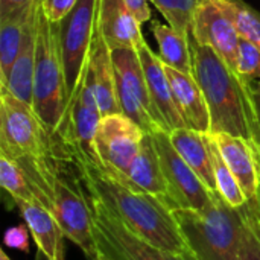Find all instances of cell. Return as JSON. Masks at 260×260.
<instances>
[{"label": "cell", "mask_w": 260, "mask_h": 260, "mask_svg": "<svg viewBox=\"0 0 260 260\" xmlns=\"http://www.w3.org/2000/svg\"><path fill=\"white\" fill-rule=\"evenodd\" d=\"M87 195L98 200L128 230L146 242L177 253H187L174 212L160 198L136 190L107 174L99 165L79 160Z\"/></svg>", "instance_id": "obj_1"}, {"label": "cell", "mask_w": 260, "mask_h": 260, "mask_svg": "<svg viewBox=\"0 0 260 260\" xmlns=\"http://www.w3.org/2000/svg\"><path fill=\"white\" fill-rule=\"evenodd\" d=\"M193 76L210 113V134L225 133L257 142L254 87L242 79L212 47L190 40ZM259 143V142H257Z\"/></svg>", "instance_id": "obj_2"}, {"label": "cell", "mask_w": 260, "mask_h": 260, "mask_svg": "<svg viewBox=\"0 0 260 260\" xmlns=\"http://www.w3.org/2000/svg\"><path fill=\"white\" fill-rule=\"evenodd\" d=\"M189 260H238L242 241V207H232L216 192L201 210H172Z\"/></svg>", "instance_id": "obj_3"}, {"label": "cell", "mask_w": 260, "mask_h": 260, "mask_svg": "<svg viewBox=\"0 0 260 260\" xmlns=\"http://www.w3.org/2000/svg\"><path fill=\"white\" fill-rule=\"evenodd\" d=\"M67 107V84L56 37V26L46 17L40 2L32 108L46 131L53 136L58 133L64 120Z\"/></svg>", "instance_id": "obj_4"}, {"label": "cell", "mask_w": 260, "mask_h": 260, "mask_svg": "<svg viewBox=\"0 0 260 260\" xmlns=\"http://www.w3.org/2000/svg\"><path fill=\"white\" fill-rule=\"evenodd\" d=\"M0 88V154L14 160L46 157L52 136L30 105L17 99L5 87Z\"/></svg>", "instance_id": "obj_5"}, {"label": "cell", "mask_w": 260, "mask_h": 260, "mask_svg": "<svg viewBox=\"0 0 260 260\" xmlns=\"http://www.w3.org/2000/svg\"><path fill=\"white\" fill-rule=\"evenodd\" d=\"M111 56L116 72V90L120 111L148 134L165 131L151 101L143 66L137 50L117 49L111 50Z\"/></svg>", "instance_id": "obj_6"}, {"label": "cell", "mask_w": 260, "mask_h": 260, "mask_svg": "<svg viewBox=\"0 0 260 260\" xmlns=\"http://www.w3.org/2000/svg\"><path fill=\"white\" fill-rule=\"evenodd\" d=\"M98 17V0H78L70 14L56 26L69 102L84 75L91 49Z\"/></svg>", "instance_id": "obj_7"}, {"label": "cell", "mask_w": 260, "mask_h": 260, "mask_svg": "<svg viewBox=\"0 0 260 260\" xmlns=\"http://www.w3.org/2000/svg\"><path fill=\"white\" fill-rule=\"evenodd\" d=\"M88 200L93 210L96 245L102 257L107 260H189L186 253L177 254L139 238L98 200L91 197Z\"/></svg>", "instance_id": "obj_8"}, {"label": "cell", "mask_w": 260, "mask_h": 260, "mask_svg": "<svg viewBox=\"0 0 260 260\" xmlns=\"http://www.w3.org/2000/svg\"><path fill=\"white\" fill-rule=\"evenodd\" d=\"M102 117L96 96L84 70L81 82L69 102L64 120L58 133L53 136L67 145L76 158L101 166L94 148V137Z\"/></svg>", "instance_id": "obj_9"}, {"label": "cell", "mask_w": 260, "mask_h": 260, "mask_svg": "<svg viewBox=\"0 0 260 260\" xmlns=\"http://www.w3.org/2000/svg\"><path fill=\"white\" fill-rule=\"evenodd\" d=\"M145 131L123 113L104 116L99 122L94 148L101 168L111 177L128 184V169L137 155Z\"/></svg>", "instance_id": "obj_10"}, {"label": "cell", "mask_w": 260, "mask_h": 260, "mask_svg": "<svg viewBox=\"0 0 260 260\" xmlns=\"http://www.w3.org/2000/svg\"><path fill=\"white\" fill-rule=\"evenodd\" d=\"M152 137L168 183V206L171 210L206 209L212 203L216 192L209 190L197 172L178 154L171 142L169 133L157 131Z\"/></svg>", "instance_id": "obj_11"}, {"label": "cell", "mask_w": 260, "mask_h": 260, "mask_svg": "<svg viewBox=\"0 0 260 260\" xmlns=\"http://www.w3.org/2000/svg\"><path fill=\"white\" fill-rule=\"evenodd\" d=\"M192 40L212 47L236 72L241 37L230 17L213 0L198 3L193 12Z\"/></svg>", "instance_id": "obj_12"}, {"label": "cell", "mask_w": 260, "mask_h": 260, "mask_svg": "<svg viewBox=\"0 0 260 260\" xmlns=\"http://www.w3.org/2000/svg\"><path fill=\"white\" fill-rule=\"evenodd\" d=\"M210 134V133H209ZM222 158L236 177L245 197L256 200L260 190V145L225 133L210 134Z\"/></svg>", "instance_id": "obj_13"}, {"label": "cell", "mask_w": 260, "mask_h": 260, "mask_svg": "<svg viewBox=\"0 0 260 260\" xmlns=\"http://www.w3.org/2000/svg\"><path fill=\"white\" fill-rule=\"evenodd\" d=\"M137 53L140 56L148 90L151 94V101L158 114V119L166 133H172L178 128H186V123L180 114L178 105L175 102V96L172 91L171 81L168 78L165 64L146 41H143L137 47Z\"/></svg>", "instance_id": "obj_14"}, {"label": "cell", "mask_w": 260, "mask_h": 260, "mask_svg": "<svg viewBox=\"0 0 260 260\" xmlns=\"http://www.w3.org/2000/svg\"><path fill=\"white\" fill-rule=\"evenodd\" d=\"M140 24L125 0H98L96 27L111 50H137L145 41Z\"/></svg>", "instance_id": "obj_15"}, {"label": "cell", "mask_w": 260, "mask_h": 260, "mask_svg": "<svg viewBox=\"0 0 260 260\" xmlns=\"http://www.w3.org/2000/svg\"><path fill=\"white\" fill-rule=\"evenodd\" d=\"M85 75L93 88L102 116L122 113L117 102L116 72L111 49L105 43L98 27L94 29V37L85 66Z\"/></svg>", "instance_id": "obj_16"}, {"label": "cell", "mask_w": 260, "mask_h": 260, "mask_svg": "<svg viewBox=\"0 0 260 260\" xmlns=\"http://www.w3.org/2000/svg\"><path fill=\"white\" fill-rule=\"evenodd\" d=\"M12 201H15V207L18 209L24 224L30 232V236L34 238L38 247L40 256H44L46 260H66V235L52 212L40 203H29L20 200Z\"/></svg>", "instance_id": "obj_17"}, {"label": "cell", "mask_w": 260, "mask_h": 260, "mask_svg": "<svg viewBox=\"0 0 260 260\" xmlns=\"http://www.w3.org/2000/svg\"><path fill=\"white\" fill-rule=\"evenodd\" d=\"M37 3L26 32L20 52L11 67V72L5 82H0L11 94H14L21 102L32 107L34 104V75H35V59H37V26H38V6Z\"/></svg>", "instance_id": "obj_18"}, {"label": "cell", "mask_w": 260, "mask_h": 260, "mask_svg": "<svg viewBox=\"0 0 260 260\" xmlns=\"http://www.w3.org/2000/svg\"><path fill=\"white\" fill-rule=\"evenodd\" d=\"M168 78L172 85L175 102L180 114L186 123V128H192L201 133L210 131V113L204 98V93L193 75L180 72L165 64Z\"/></svg>", "instance_id": "obj_19"}, {"label": "cell", "mask_w": 260, "mask_h": 260, "mask_svg": "<svg viewBox=\"0 0 260 260\" xmlns=\"http://www.w3.org/2000/svg\"><path fill=\"white\" fill-rule=\"evenodd\" d=\"M169 137L174 148L184 158V161L197 172V175L203 180L209 190L218 192L210 134L192 128H178L169 133Z\"/></svg>", "instance_id": "obj_20"}, {"label": "cell", "mask_w": 260, "mask_h": 260, "mask_svg": "<svg viewBox=\"0 0 260 260\" xmlns=\"http://www.w3.org/2000/svg\"><path fill=\"white\" fill-rule=\"evenodd\" d=\"M126 178L129 187L151 193L168 204V183L160 165L152 134H145L140 149L128 169Z\"/></svg>", "instance_id": "obj_21"}, {"label": "cell", "mask_w": 260, "mask_h": 260, "mask_svg": "<svg viewBox=\"0 0 260 260\" xmlns=\"http://www.w3.org/2000/svg\"><path fill=\"white\" fill-rule=\"evenodd\" d=\"M152 34L160 49V58L163 64L177 69L184 73L193 75V56L190 47V37H186L175 30L169 24L160 21L152 23Z\"/></svg>", "instance_id": "obj_22"}, {"label": "cell", "mask_w": 260, "mask_h": 260, "mask_svg": "<svg viewBox=\"0 0 260 260\" xmlns=\"http://www.w3.org/2000/svg\"><path fill=\"white\" fill-rule=\"evenodd\" d=\"M37 3L38 0L27 9H21L9 17L0 18V82H5L11 72Z\"/></svg>", "instance_id": "obj_23"}, {"label": "cell", "mask_w": 260, "mask_h": 260, "mask_svg": "<svg viewBox=\"0 0 260 260\" xmlns=\"http://www.w3.org/2000/svg\"><path fill=\"white\" fill-rule=\"evenodd\" d=\"M0 184L12 200L40 203L50 210L49 200L40 189H37L27 172L20 166L18 161L5 154H0Z\"/></svg>", "instance_id": "obj_24"}, {"label": "cell", "mask_w": 260, "mask_h": 260, "mask_svg": "<svg viewBox=\"0 0 260 260\" xmlns=\"http://www.w3.org/2000/svg\"><path fill=\"white\" fill-rule=\"evenodd\" d=\"M233 21L239 37L260 49V12L242 0H213Z\"/></svg>", "instance_id": "obj_25"}, {"label": "cell", "mask_w": 260, "mask_h": 260, "mask_svg": "<svg viewBox=\"0 0 260 260\" xmlns=\"http://www.w3.org/2000/svg\"><path fill=\"white\" fill-rule=\"evenodd\" d=\"M212 152H213V168H215V180H216V189L218 193L222 197V200L230 204L232 207H242L248 203V198L245 197L244 190L241 189L236 177L233 175L232 169L227 166L225 160L222 158L216 143L213 142L212 136Z\"/></svg>", "instance_id": "obj_26"}, {"label": "cell", "mask_w": 260, "mask_h": 260, "mask_svg": "<svg viewBox=\"0 0 260 260\" xmlns=\"http://www.w3.org/2000/svg\"><path fill=\"white\" fill-rule=\"evenodd\" d=\"M242 241L238 260H260V206L259 198L242 206Z\"/></svg>", "instance_id": "obj_27"}, {"label": "cell", "mask_w": 260, "mask_h": 260, "mask_svg": "<svg viewBox=\"0 0 260 260\" xmlns=\"http://www.w3.org/2000/svg\"><path fill=\"white\" fill-rule=\"evenodd\" d=\"M200 2L203 0H151L169 26L186 37H192L193 12Z\"/></svg>", "instance_id": "obj_28"}, {"label": "cell", "mask_w": 260, "mask_h": 260, "mask_svg": "<svg viewBox=\"0 0 260 260\" xmlns=\"http://www.w3.org/2000/svg\"><path fill=\"white\" fill-rule=\"evenodd\" d=\"M236 72L253 87L256 81H260V49L256 44L242 38L238 49Z\"/></svg>", "instance_id": "obj_29"}, {"label": "cell", "mask_w": 260, "mask_h": 260, "mask_svg": "<svg viewBox=\"0 0 260 260\" xmlns=\"http://www.w3.org/2000/svg\"><path fill=\"white\" fill-rule=\"evenodd\" d=\"M78 0H41L43 11L52 23H59L76 6Z\"/></svg>", "instance_id": "obj_30"}, {"label": "cell", "mask_w": 260, "mask_h": 260, "mask_svg": "<svg viewBox=\"0 0 260 260\" xmlns=\"http://www.w3.org/2000/svg\"><path fill=\"white\" fill-rule=\"evenodd\" d=\"M29 235H30V232H29L27 225L20 224V225L8 229L6 233H5L3 241H5L6 247L27 253L29 251Z\"/></svg>", "instance_id": "obj_31"}, {"label": "cell", "mask_w": 260, "mask_h": 260, "mask_svg": "<svg viewBox=\"0 0 260 260\" xmlns=\"http://www.w3.org/2000/svg\"><path fill=\"white\" fill-rule=\"evenodd\" d=\"M37 0H0V18L9 17L21 9L34 6Z\"/></svg>", "instance_id": "obj_32"}, {"label": "cell", "mask_w": 260, "mask_h": 260, "mask_svg": "<svg viewBox=\"0 0 260 260\" xmlns=\"http://www.w3.org/2000/svg\"><path fill=\"white\" fill-rule=\"evenodd\" d=\"M125 2L142 24L152 18V12H151V6H149L151 0H125Z\"/></svg>", "instance_id": "obj_33"}, {"label": "cell", "mask_w": 260, "mask_h": 260, "mask_svg": "<svg viewBox=\"0 0 260 260\" xmlns=\"http://www.w3.org/2000/svg\"><path fill=\"white\" fill-rule=\"evenodd\" d=\"M253 101H254V110H256V117H257V142L260 145V94L256 90H254Z\"/></svg>", "instance_id": "obj_34"}, {"label": "cell", "mask_w": 260, "mask_h": 260, "mask_svg": "<svg viewBox=\"0 0 260 260\" xmlns=\"http://www.w3.org/2000/svg\"><path fill=\"white\" fill-rule=\"evenodd\" d=\"M0 260H11V259L6 256V253H5V251H0Z\"/></svg>", "instance_id": "obj_35"}, {"label": "cell", "mask_w": 260, "mask_h": 260, "mask_svg": "<svg viewBox=\"0 0 260 260\" xmlns=\"http://www.w3.org/2000/svg\"><path fill=\"white\" fill-rule=\"evenodd\" d=\"M254 90H256V91L260 94V81H257V84L254 85Z\"/></svg>", "instance_id": "obj_36"}, {"label": "cell", "mask_w": 260, "mask_h": 260, "mask_svg": "<svg viewBox=\"0 0 260 260\" xmlns=\"http://www.w3.org/2000/svg\"><path fill=\"white\" fill-rule=\"evenodd\" d=\"M257 198H259V206H260V190H259V197H257Z\"/></svg>", "instance_id": "obj_37"}, {"label": "cell", "mask_w": 260, "mask_h": 260, "mask_svg": "<svg viewBox=\"0 0 260 260\" xmlns=\"http://www.w3.org/2000/svg\"><path fill=\"white\" fill-rule=\"evenodd\" d=\"M101 260H107V259H105V257H102V256H101Z\"/></svg>", "instance_id": "obj_38"}]
</instances>
